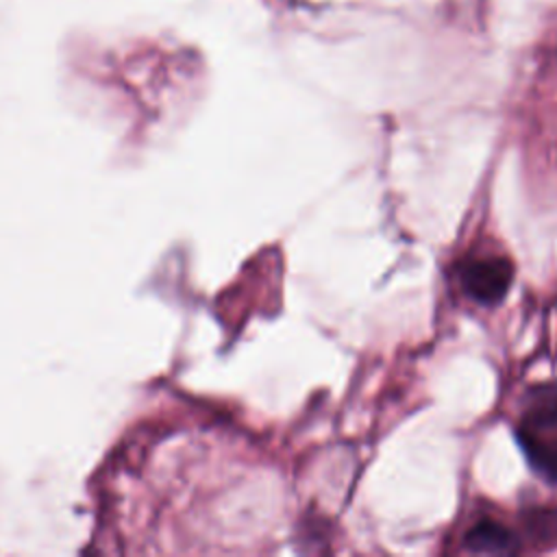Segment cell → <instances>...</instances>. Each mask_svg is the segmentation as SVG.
Masks as SVG:
<instances>
[{
  "label": "cell",
  "mask_w": 557,
  "mask_h": 557,
  "mask_svg": "<svg viewBox=\"0 0 557 557\" xmlns=\"http://www.w3.org/2000/svg\"><path fill=\"white\" fill-rule=\"evenodd\" d=\"M463 546L470 553H490V555H513L520 550V542L516 533L496 520H479L474 522L466 535Z\"/></svg>",
  "instance_id": "cell-2"
},
{
  "label": "cell",
  "mask_w": 557,
  "mask_h": 557,
  "mask_svg": "<svg viewBox=\"0 0 557 557\" xmlns=\"http://www.w3.org/2000/svg\"><path fill=\"white\" fill-rule=\"evenodd\" d=\"M513 281V265L500 255H474L459 263V285L479 305L500 302Z\"/></svg>",
  "instance_id": "cell-1"
},
{
  "label": "cell",
  "mask_w": 557,
  "mask_h": 557,
  "mask_svg": "<svg viewBox=\"0 0 557 557\" xmlns=\"http://www.w3.org/2000/svg\"><path fill=\"white\" fill-rule=\"evenodd\" d=\"M524 529L535 544L557 542V507H533L524 516Z\"/></svg>",
  "instance_id": "cell-5"
},
{
  "label": "cell",
  "mask_w": 557,
  "mask_h": 557,
  "mask_svg": "<svg viewBox=\"0 0 557 557\" xmlns=\"http://www.w3.org/2000/svg\"><path fill=\"white\" fill-rule=\"evenodd\" d=\"M516 440L531 468L544 479L557 483V442L544 437L540 431H533L524 424H518Z\"/></svg>",
  "instance_id": "cell-3"
},
{
  "label": "cell",
  "mask_w": 557,
  "mask_h": 557,
  "mask_svg": "<svg viewBox=\"0 0 557 557\" xmlns=\"http://www.w3.org/2000/svg\"><path fill=\"white\" fill-rule=\"evenodd\" d=\"M535 431H548L557 426V385L540 383L529 389L524 420L520 422Z\"/></svg>",
  "instance_id": "cell-4"
}]
</instances>
